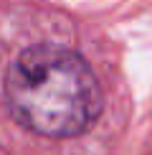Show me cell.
<instances>
[{
	"mask_svg": "<svg viewBox=\"0 0 152 155\" xmlns=\"http://www.w3.org/2000/svg\"><path fill=\"white\" fill-rule=\"evenodd\" d=\"M5 97L15 120L48 137L84 132L101 112V89L91 66L63 46L25 48L5 76Z\"/></svg>",
	"mask_w": 152,
	"mask_h": 155,
	"instance_id": "1",
	"label": "cell"
}]
</instances>
